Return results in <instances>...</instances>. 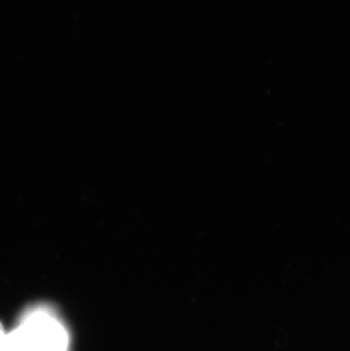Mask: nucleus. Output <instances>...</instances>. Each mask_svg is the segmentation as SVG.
Listing matches in <instances>:
<instances>
[{"instance_id": "f257e3e1", "label": "nucleus", "mask_w": 350, "mask_h": 351, "mask_svg": "<svg viewBox=\"0 0 350 351\" xmlns=\"http://www.w3.org/2000/svg\"><path fill=\"white\" fill-rule=\"evenodd\" d=\"M67 330L48 313L27 315L7 335V351H67Z\"/></svg>"}, {"instance_id": "f03ea898", "label": "nucleus", "mask_w": 350, "mask_h": 351, "mask_svg": "<svg viewBox=\"0 0 350 351\" xmlns=\"http://www.w3.org/2000/svg\"><path fill=\"white\" fill-rule=\"evenodd\" d=\"M7 335L8 332L5 331V328L0 323V351H7Z\"/></svg>"}]
</instances>
